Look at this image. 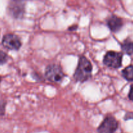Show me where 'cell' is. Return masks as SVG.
<instances>
[{
  "instance_id": "1",
  "label": "cell",
  "mask_w": 133,
  "mask_h": 133,
  "mask_svg": "<svg viewBox=\"0 0 133 133\" xmlns=\"http://www.w3.org/2000/svg\"><path fill=\"white\" fill-rule=\"evenodd\" d=\"M92 71V65L91 62L84 56H81L74 73V77L77 81L83 83L91 77Z\"/></svg>"
},
{
  "instance_id": "2",
  "label": "cell",
  "mask_w": 133,
  "mask_h": 133,
  "mask_svg": "<svg viewBox=\"0 0 133 133\" xmlns=\"http://www.w3.org/2000/svg\"><path fill=\"white\" fill-rule=\"evenodd\" d=\"M45 75L49 81L54 83L62 81L65 76L61 66L55 64H51L47 66L45 68Z\"/></svg>"
},
{
  "instance_id": "3",
  "label": "cell",
  "mask_w": 133,
  "mask_h": 133,
  "mask_svg": "<svg viewBox=\"0 0 133 133\" xmlns=\"http://www.w3.org/2000/svg\"><path fill=\"white\" fill-rule=\"evenodd\" d=\"M123 54L118 52L110 51L105 54L103 58V64L107 67L118 68L122 66Z\"/></svg>"
},
{
  "instance_id": "4",
  "label": "cell",
  "mask_w": 133,
  "mask_h": 133,
  "mask_svg": "<svg viewBox=\"0 0 133 133\" xmlns=\"http://www.w3.org/2000/svg\"><path fill=\"white\" fill-rule=\"evenodd\" d=\"M118 127V123L112 116H108L97 128L98 133H114Z\"/></svg>"
},
{
  "instance_id": "5",
  "label": "cell",
  "mask_w": 133,
  "mask_h": 133,
  "mask_svg": "<svg viewBox=\"0 0 133 133\" xmlns=\"http://www.w3.org/2000/svg\"><path fill=\"white\" fill-rule=\"evenodd\" d=\"M9 14L13 18L20 19L25 13V3L21 1H12L8 6Z\"/></svg>"
},
{
  "instance_id": "6",
  "label": "cell",
  "mask_w": 133,
  "mask_h": 133,
  "mask_svg": "<svg viewBox=\"0 0 133 133\" xmlns=\"http://www.w3.org/2000/svg\"><path fill=\"white\" fill-rule=\"evenodd\" d=\"M2 44L5 48L10 50H18L22 46L20 39L14 34L9 33L3 36Z\"/></svg>"
},
{
  "instance_id": "7",
  "label": "cell",
  "mask_w": 133,
  "mask_h": 133,
  "mask_svg": "<svg viewBox=\"0 0 133 133\" xmlns=\"http://www.w3.org/2000/svg\"><path fill=\"white\" fill-rule=\"evenodd\" d=\"M107 25L110 31L114 32H118L123 27V20L119 17L115 15L110 16L107 19Z\"/></svg>"
},
{
  "instance_id": "8",
  "label": "cell",
  "mask_w": 133,
  "mask_h": 133,
  "mask_svg": "<svg viewBox=\"0 0 133 133\" xmlns=\"http://www.w3.org/2000/svg\"><path fill=\"white\" fill-rule=\"evenodd\" d=\"M122 76L128 81H133V66H127L125 69L122 70Z\"/></svg>"
},
{
  "instance_id": "9",
  "label": "cell",
  "mask_w": 133,
  "mask_h": 133,
  "mask_svg": "<svg viewBox=\"0 0 133 133\" xmlns=\"http://www.w3.org/2000/svg\"><path fill=\"white\" fill-rule=\"evenodd\" d=\"M122 49L127 55L133 54V42L131 40H125L122 44Z\"/></svg>"
},
{
  "instance_id": "10",
  "label": "cell",
  "mask_w": 133,
  "mask_h": 133,
  "mask_svg": "<svg viewBox=\"0 0 133 133\" xmlns=\"http://www.w3.org/2000/svg\"><path fill=\"white\" fill-rule=\"evenodd\" d=\"M8 58H9V57L7 54L3 51L0 50V65L6 63V61H8Z\"/></svg>"
},
{
  "instance_id": "11",
  "label": "cell",
  "mask_w": 133,
  "mask_h": 133,
  "mask_svg": "<svg viewBox=\"0 0 133 133\" xmlns=\"http://www.w3.org/2000/svg\"><path fill=\"white\" fill-rule=\"evenodd\" d=\"M6 102L3 100H0V116H3L5 112Z\"/></svg>"
},
{
  "instance_id": "12",
  "label": "cell",
  "mask_w": 133,
  "mask_h": 133,
  "mask_svg": "<svg viewBox=\"0 0 133 133\" xmlns=\"http://www.w3.org/2000/svg\"><path fill=\"white\" fill-rule=\"evenodd\" d=\"M125 120H128V119H133V113L129 112V113H127L124 118Z\"/></svg>"
},
{
  "instance_id": "13",
  "label": "cell",
  "mask_w": 133,
  "mask_h": 133,
  "mask_svg": "<svg viewBox=\"0 0 133 133\" xmlns=\"http://www.w3.org/2000/svg\"><path fill=\"white\" fill-rule=\"evenodd\" d=\"M129 98L133 101V84H132L131 87V89H130V92L129 93Z\"/></svg>"
},
{
  "instance_id": "14",
  "label": "cell",
  "mask_w": 133,
  "mask_h": 133,
  "mask_svg": "<svg viewBox=\"0 0 133 133\" xmlns=\"http://www.w3.org/2000/svg\"><path fill=\"white\" fill-rule=\"evenodd\" d=\"M78 27L77 25H73V26H71V27H69L68 29L70 30V31H74V30L77 29V28Z\"/></svg>"
},
{
  "instance_id": "15",
  "label": "cell",
  "mask_w": 133,
  "mask_h": 133,
  "mask_svg": "<svg viewBox=\"0 0 133 133\" xmlns=\"http://www.w3.org/2000/svg\"><path fill=\"white\" fill-rule=\"evenodd\" d=\"M1 77H0V82H1Z\"/></svg>"
}]
</instances>
